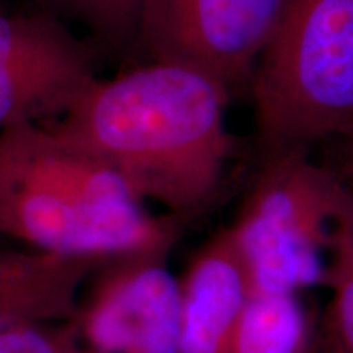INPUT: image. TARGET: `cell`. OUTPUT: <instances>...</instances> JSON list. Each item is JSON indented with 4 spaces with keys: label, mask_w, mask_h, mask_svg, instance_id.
I'll use <instances>...</instances> for the list:
<instances>
[{
    "label": "cell",
    "mask_w": 353,
    "mask_h": 353,
    "mask_svg": "<svg viewBox=\"0 0 353 353\" xmlns=\"http://www.w3.org/2000/svg\"><path fill=\"white\" fill-rule=\"evenodd\" d=\"M327 250L324 285L330 290V304L322 353H353V187L335 221Z\"/></svg>",
    "instance_id": "8fae6325"
},
{
    "label": "cell",
    "mask_w": 353,
    "mask_h": 353,
    "mask_svg": "<svg viewBox=\"0 0 353 353\" xmlns=\"http://www.w3.org/2000/svg\"><path fill=\"white\" fill-rule=\"evenodd\" d=\"M180 285L179 353H232L237 321L250 286L226 228L201 247Z\"/></svg>",
    "instance_id": "ba28073f"
},
{
    "label": "cell",
    "mask_w": 353,
    "mask_h": 353,
    "mask_svg": "<svg viewBox=\"0 0 353 353\" xmlns=\"http://www.w3.org/2000/svg\"><path fill=\"white\" fill-rule=\"evenodd\" d=\"M174 216H154L107 164L48 125L0 132V239L74 259L170 254Z\"/></svg>",
    "instance_id": "7a4b0ae2"
},
{
    "label": "cell",
    "mask_w": 353,
    "mask_h": 353,
    "mask_svg": "<svg viewBox=\"0 0 353 353\" xmlns=\"http://www.w3.org/2000/svg\"><path fill=\"white\" fill-rule=\"evenodd\" d=\"M347 143V151H348V165L353 172V131L348 132L345 138H342Z\"/></svg>",
    "instance_id": "5bb4252c"
},
{
    "label": "cell",
    "mask_w": 353,
    "mask_h": 353,
    "mask_svg": "<svg viewBox=\"0 0 353 353\" xmlns=\"http://www.w3.org/2000/svg\"><path fill=\"white\" fill-rule=\"evenodd\" d=\"M95 52L64 20L0 2V132L48 125L95 81Z\"/></svg>",
    "instance_id": "8992f818"
},
{
    "label": "cell",
    "mask_w": 353,
    "mask_h": 353,
    "mask_svg": "<svg viewBox=\"0 0 353 353\" xmlns=\"http://www.w3.org/2000/svg\"><path fill=\"white\" fill-rule=\"evenodd\" d=\"M311 321L298 293H250L232 353H311Z\"/></svg>",
    "instance_id": "30bf717a"
},
{
    "label": "cell",
    "mask_w": 353,
    "mask_h": 353,
    "mask_svg": "<svg viewBox=\"0 0 353 353\" xmlns=\"http://www.w3.org/2000/svg\"><path fill=\"white\" fill-rule=\"evenodd\" d=\"M0 353H95L85 345L72 319L32 322L0 335Z\"/></svg>",
    "instance_id": "4fadbf2b"
},
{
    "label": "cell",
    "mask_w": 353,
    "mask_h": 353,
    "mask_svg": "<svg viewBox=\"0 0 353 353\" xmlns=\"http://www.w3.org/2000/svg\"><path fill=\"white\" fill-rule=\"evenodd\" d=\"M103 262L0 249V335L21 324L72 319L82 288Z\"/></svg>",
    "instance_id": "9c48e42d"
},
{
    "label": "cell",
    "mask_w": 353,
    "mask_h": 353,
    "mask_svg": "<svg viewBox=\"0 0 353 353\" xmlns=\"http://www.w3.org/2000/svg\"><path fill=\"white\" fill-rule=\"evenodd\" d=\"M265 159L353 131V0H281L250 81Z\"/></svg>",
    "instance_id": "3957f363"
},
{
    "label": "cell",
    "mask_w": 353,
    "mask_h": 353,
    "mask_svg": "<svg viewBox=\"0 0 353 353\" xmlns=\"http://www.w3.org/2000/svg\"><path fill=\"white\" fill-rule=\"evenodd\" d=\"M0 2H2V0H0Z\"/></svg>",
    "instance_id": "9a60e30c"
},
{
    "label": "cell",
    "mask_w": 353,
    "mask_h": 353,
    "mask_svg": "<svg viewBox=\"0 0 353 353\" xmlns=\"http://www.w3.org/2000/svg\"><path fill=\"white\" fill-rule=\"evenodd\" d=\"M143 0H32V6L50 12L65 23L74 21L95 44L123 48L136 41Z\"/></svg>",
    "instance_id": "7c38bea8"
},
{
    "label": "cell",
    "mask_w": 353,
    "mask_h": 353,
    "mask_svg": "<svg viewBox=\"0 0 353 353\" xmlns=\"http://www.w3.org/2000/svg\"><path fill=\"white\" fill-rule=\"evenodd\" d=\"M165 252L105 260L72 317L95 353H179L182 285Z\"/></svg>",
    "instance_id": "52a82bcc"
},
{
    "label": "cell",
    "mask_w": 353,
    "mask_h": 353,
    "mask_svg": "<svg viewBox=\"0 0 353 353\" xmlns=\"http://www.w3.org/2000/svg\"><path fill=\"white\" fill-rule=\"evenodd\" d=\"M281 0H143L136 43L149 61L188 65L229 90L250 83Z\"/></svg>",
    "instance_id": "5b68a950"
},
{
    "label": "cell",
    "mask_w": 353,
    "mask_h": 353,
    "mask_svg": "<svg viewBox=\"0 0 353 353\" xmlns=\"http://www.w3.org/2000/svg\"><path fill=\"white\" fill-rule=\"evenodd\" d=\"M352 187L309 151L265 159V165L226 228L250 293H299L324 283L330 234Z\"/></svg>",
    "instance_id": "277c9868"
},
{
    "label": "cell",
    "mask_w": 353,
    "mask_h": 353,
    "mask_svg": "<svg viewBox=\"0 0 353 353\" xmlns=\"http://www.w3.org/2000/svg\"><path fill=\"white\" fill-rule=\"evenodd\" d=\"M231 90L188 65L149 61L97 77L61 118L57 134L107 164L143 201L182 219L205 210L234 152Z\"/></svg>",
    "instance_id": "6da1fadb"
}]
</instances>
